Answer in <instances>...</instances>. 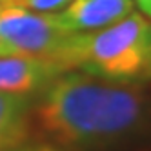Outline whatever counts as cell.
<instances>
[{
  "mask_svg": "<svg viewBox=\"0 0 151 151\" xmlns=\"http://www.w3.org/2000/svg\"><path fill=\"white\" fill-rule=\"evenodd\" d=\"M137 2V6L144 11V15L147 17V18H151V0H135Z\"/></svg>",
  "mask_w": 151,
  "mask_h": 151,
  "instance_id": "obj_9",
  "label": "cell"
},
{
  "mask_svg": "<svg viewBox=\"0 0 151 151\" xmlns=\"http://www.w3.org/2000/svg\"><path fill=\"white\" fill-rule=\"evenodd\" d=\"M71 0H2L4 7H20L35 13H51L66 7Z\"/></svg>",
  "mask_w": 151,
  "mask_h": 151,
  "instance_id": "obj_7",
  "label": "cell"
},
{
  "mask_svg": "<svg viewBox=\"0 0 151 151\" xmlns=\"http://www.w3.org/2000/svg\"><path fill=\"white\" fill-rule=\"evenodd\" d=\"M71 35L58 13H35L20 7L0 9V38L11 55L42 60L55 71L57 57Z\"/></svg>",
  "mask_w": 151,
  "mask_h": 151,
  "instance_id": "obj_3",
  "label": "cell"
},
{
  "mask_svg": "<svg viewBox=\"0 0 151 151\" xmlns=\"http://www.w3.org/2000/svg\"><path fill=\"white\" fill-rule=\"evenodd\" d=\"M31 100L24 95L0 93V151H13L29 142Z\"/></svg>",
  "mask_w": 151,
  "mask_h": 151,
  "instance_id": "obj_6",
  "label": "cell"
},
{
  "mask_svg": "<svg viewBox=\"0 0 151 151\" xmlns=\"http://www.w3.org/2000/svg\"><path fill=\"white\" fill-rule=\"evenodd\" d=\"M6 55H11V51H9V47L4 44V40L0 38V57H6Z\"/></svg>",
  "mask_w": 151,
  "mask_h": 151,
  "instance_id": "obj_11",
  "label": "cell"
},
{
  "mask_svg": "<svg viewBox=\"0 0 151 151\" xmlns=\"http://www.w3.org/2000/svg\"><path fill=\"white\" fill-rule=\"evenodd\" d=\"M13 151H62V149H58L55 144L49 142H26Z\"/></svg>",
  "mask_w": 151,
  "mask_h": 151,
  "instance_id": "obj_8",
  "label": "cell"
},
{
  "mask_svg": "<svg viewBox=\"0 0 151 151\" xmlns=\"http://www.w3.org/2000/svg\"><path fill=\"white\" fill-rule=\"evenodd\" d=\"M133 7V0H71L58 17L71 33H91L122 20Z\"/></svg>",
  "mask_w": 151,
  "mask_h": 151,
  "instance_id": "obj_4",
  "label": "cell"
},
{
  "mask_svg": "<svg viewBox=\"0 0 151 151\" xmlns=\"http://www.w3.org/2000/svg\"><path fill=\"white\" fill-rule=\"evenodd\" d=\"M55 77L58 73L42 60L24 55L0 57V93L27 96L44 89Z\"/></svg>",
  "mask_w": 151,
  "mask_h": 151,
  "instance_id": "obj_5",
  "label": "cell"
},
{
  "mask_svg": "<svg viewBox=\"0 0 151 151\" xmlns=\"http://www.w3.org/2000/svg\"><path fill=\"white\" fill-rule=\"evenodd\" d=\"M42 91L31 111L33 124L60 146L113 144L137 135L151 120V100L135 82L66 71Z\"/></svg>",
  "mask_w": 151,
  "mask_h": 151,
  "instance_id": "obj_1",
  "label": "cell"
},
{
  "mask_svg": "<svg viewBox=\"0 0 151 151\" xmlns=\"http://www.w3.org/2000/svg\"><path fill=\"white\" fill-rule=\"evenodd\" d=\"M2 7H4V6H2V0H0V9H2Z\"/></svg>",
  "mask_w": 151,
  "mask_h": 151,
  "instance_id": "obj_12",
  "label": "cell"
},
{
  "mask_svg": "<svg viewBox=\"0 0 151 151\" xmlns=\"http://www.w3.org/2000/svg\"><path fill=\"white\" fill-rule=\"evenodd\" d=\"M147 77H151V29L147 37Z\"/></svg>",
  "mask_w": 151,
  "mask_h": 151,
  "instance_id": "obj_10",
  "label": "cell"
},
{
  "mask_svg": "<svg viewBox=\"0 0 151 151\" xmlns=\"http://www.w3.org/2000/svg\"><path fill=\"white\" fill-rule=\"evenodd\" d=\"M151 22L140 13L91 33H73L62 46L58 73L84 71L109 80L135 82L147 77V37Z\"/></svg>",
  "mask_w": 151,
  "mask_h": 151,
  "instance_id": "obj_2",
  "label": "cell"
}]
</instances>
